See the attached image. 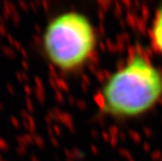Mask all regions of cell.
<instances>
[{
	"label": "cell",
	"instance_id": "3957f363",
	"mask_svg": "<svg viewBox=\"0 0 162 161\" xmlns=\"http://www.w3.org/2000/svg\"><path fill=\"white\" fill-rule=\"evenodd\" d=\"M148 41L152 50L162 58V3L155 10L148 27Z\"/></svg>",
	"mask_w": 162,
	"mask_h": 161
},
{
	"label": "cell",
	"instance_id": "6da1fadb",
	"mask_svg": "<svg viewBox=\"0 0 162 161\" xmlns=\"http://www.w3.org/2000/svg\"><path fill=\"white\" fill-rule=\"evenodd\" d=\"M162 102V70L141 50L132 51L94 96L99 112L116 120L142 117Z\"/></svg>",
	"mask_w": 162,
	"mask_h": 161
},
{
	"label": "cell",
	"instance_id": "7a4b0ae2",
	"mask_svg": "<svg viewBox=\"0 0 162 161\" xmlns=\"http://www.w3.org/2000/svg\"><path fill=\"white\" fill-rule=\"evenodd\" d=\"M97 31L91 19L76 10L58 13L47 21L41 36L45 59L57 71L73 74L95 57Z\"/></svg>",
	"mask_w": 162,
	"mask_h": 161
}]
</instances>
